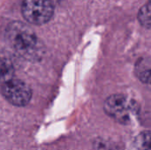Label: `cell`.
I'll list each match as a JSON object with an SVG mask.
<instances>
[{
  "mask_svg": "<svg viewBox=\"0 0 151 150\" xmlns=\"http://www.w3.org/2000/svg\"><path fill=\"white\" fill-rule=\"evenodd\" d=\"M139 78H140V80L142 82H144L146 84H149V85H151V69L144 70L142 72H140Z\"/></svg>",
  "mask_w": 151,
  "mask_h": 150,
  "instance_id": "cell-8",
  "label": "cell"
},
{
  "mask_svg": "<svg viewBox=\"0 0 151 150\" xmlns=\"http://www.w3.org/2000/svg\"><path fill=\"white\" fill-rule=\"evenodd\" d=\"M138 19L142 26L151 27V3L149 2L140 9L138 12Z\"/></svg>",
  "mask_w": 151,
  "mask_h": 150,
  "instance_id": "cell-7",
  "label": "cell"
},
{
  "mask_svg": "<svg viewBox=\"0 0 151 150\" xmlns=\"http://www.w3.org/2000/svg\"><path fill=\"white\" fill-rule=\"evenodd\" d=\"M2 93L10 103L19 107L26 106L32 97L30 87L24 81L16 79H12L4 83Z\"/></svg>",
  "mask_w": 151,
  "mask_h": 150,
  "instance_id": "cell-4",
  "label": "cell"
},
{
  "mask_svg": "<svg viewBox=\"0 0 151 150\" xmlns=\"http://www.w3.org/2000/svg\"><path fill=\"white\" fill-rule=\"evenodd\" d=\"M7 38L13 48L22 55L30 56L37 50L38 39L35 32L24 23H12L7 29Z\"/></svg>",
  "mask_w": 151,
  "mask_h": 150,
  "instance_id": "cell-2",
  "label": "cell"
},
{
  "mask_svg": "<svg viewBox=\"0 0 151 150\" xmlns=\"http://www.w3.org/2000/svg\"><path fill=\"white\" fill-rule=\"evenodd\" d=\"M21 12L27 22L34 25H42L52 18L54 5L51 0H24Z\"/></svg>",
  "mask_w": 151,
  "mask_h": 150,
  "instance_id": "cell-3",
  "label": "cell"
},
{
  "mask_svg": "<svg viewBox=\"0 0 151 150\" xmlns=\"http://www.w3.org/2000/svg\"><path fill=\"white\" fill-rule=\"evenodd\" d=\"M135 150H151V131H144L138 134L134 141Z\"/></svg>",
  "mask_w": 151,
  "mask_h": 150,
  "instance_id": "cell-6",
  "label": "cell"
},
{
  "mask_svg": "<svg viewBox=\"0 0 151 150\" xmlns=\"http://www.w3.org/2000/svg\"><path fill=\"white\" fill-rule=\"evenodd\" d=\"M14 68L10 60L0 57V82L5 83L13 79Z\"/></svg>",
  "mask_w": 151,
  "mask_h": 150,
  "instance_id": "cell-5",
  "label": "cell"
},
{
  "mask_svg": "<svg viewBox=\"0 0 151 150\" xmlns=\"http://www.w3.org/2000/svg\"><path fill=\"white\" fill-rule=\"evenodd\" d=\"M150 3H151V0H150Z\"/></svg>",
  "mask_w": 151,
  "mask_h": 150,
  "instance_id": "cell-9",
  "label": "cell"
},
{
  "mask_svg": "<svg viewBox=\"0 0 151 150\" xmlns=\"http://www.w3.org/2000/svg\"><path fill=\"white\" fill-rule=\"evenodd\" d=\"M105 113L119 123L129 124L138 115L139 105L131 97L116 94L109 96L104 105Z\"/></svg>",
  "mask_w": 151,
  "mask_h": 150,
  "instance_id": "cell-1",
  "label": "cell"
}]
</instances>
